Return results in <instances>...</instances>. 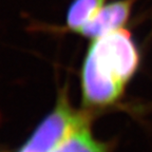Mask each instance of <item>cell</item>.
<instances>
[{
  "instance_id": "6da1fadb",
  "label": "cell",
  "mask_w": 152,
  "mask_h": 152,
  "mask_svg": "<svg viewBox=\"0 0 152 152\" xmlns=\"http://www.w3.org/2000/svg\"><path fill=\"white\" fill-rule=\"evenodd\" d=\"M140 64V50L125 28L92 39L81 68L83 104L102 109L116 104Z\"/></svg>"
},
{
  "instance_id": "7a4b0ae2",
  "label": "cell",
  "mask_w": 152,
  "mask_h": 152,
  "mask_svg": "<svg viewBox=\"0 0 152 152\" xmlns=\"http://www.w3.org/2000/svg\"><path fill=\"white\" fill-rule=\"evenodd\" d=\"M88 115L74 110L62 95L50 114H48L31 137L18 152H51L68 133Z\"/></svg>"
},
{
  "instance_id": "3957f363",
  "label": "cell",
  "mask_w": 152,
  "mask_h": 152,
  "mask_svg": "<svg viewBox=\"0 0 152 152\" xmlns=\"http://www.w3.org/2000/svg\"><path fill=\"white\" fill-rule=\"evenodd\" d=\"M135 1L136 0H114L109 3H104L92 20L79 31V34L95 39L104 34L124 28L130 18Z\"/></svg>"
},
{
  "instance_id": "277c9868",
  "label": "cell",
  "mask_w": 152,
  "mask_h": 152,
  "mask_svg": "<svg viewBox=\"0 0 152 152\" xmlns=\"http://www.w3.org/2000/svg\"><path fill=\"white\" fill-rule=\"evenodd\" d=\"M51 152H109V146L94 137L88 116L72 129Z\"/></svg>"
},
{
  "instance_id": "5b68a950",
  "label": "cell",
  "mask_w": 152,
  "mask_h": 152,
  "mask_svg": "<svg viewBox=\"0 0 152 152\" xmlns=\"http://www.w3.org/2000/svg\"><path fill=\"white\" fill-rule=\"evenodd\" d=\"M106 0H73L66 14V26L79 33L104 7Z\"/></svg>"
}]
</instances>
